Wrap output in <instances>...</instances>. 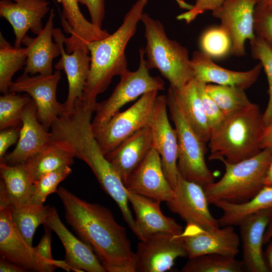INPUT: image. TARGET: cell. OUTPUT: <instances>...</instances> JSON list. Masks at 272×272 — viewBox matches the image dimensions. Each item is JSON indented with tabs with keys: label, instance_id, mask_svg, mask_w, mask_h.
<instances>
[{
	"label": "cell",
	"instance_id": "obj_1",
	"mask_svg": "<svg viewBox=\"0 0 272 272\" xmlns=\"http://www.w3.org/2000/svg\"><path fill=\"white\" fill-rule=\"evenodd\" d=\"M65 218L81 240L88 244L109 272H135V254L126 229L106 208L80 198L62 186L56 192Z\"/></svg>",
	"mask_w": 272,
	"mask_h": 272
},
{
	"label": "cell",
	"instance_id": "obj_2",
	"mask_svg": "<svg viewBox=\"0 0 272 272\" xmlns=\"http://www.w3.org/2000/svg\"><path fill=\"white\" fill-rule=\"evenodd\" d=\"M96 106L77 102L71 112L58 117L50 127L53 139L67 142L76 158L91 168L104 191L116 202L123 219L134 232V219L128 206L126 189L121 178L103 153L93 132L92 115Z\"/></svg>",
	"mask_w": 272,
	"mask_h": 272
},
{
	"label": "cell",
	"instance_id": "obj_3",
	"mask_svg": "<svg viewBox=\"0 0 272 272\" xmlns=\"http://www.w3.org/2000/svg\"><path fill=\"white\" fill-rule=\"evenodd\" d=\"M148 3V0H138L114 33L88 43L90 70L83 92V100L96 101L97 96L107 90L114 77H120L128 70L125 49L137 31Z\"/></svg>",
	"mask_w": 272,
	"mask_h": 272
},
{
	"label": "cell",
	"instance_id": "obj_4",
	"mask_svg": "<svg viewBox=\"0 0 272 272\" xmlns=\"http://www.w3.org/2000/svg\"><path fill=\"white\" fill-rule=\"evenodd\" d=\"M264 127L263 114L252 103L225 117L211 132L209 159L235 163L256 156Z\"/></svg>",
	"mask_w": 272,
	"mask_h": 272
},
{
	"label": "cell",
	"instance_id": "obj_5",
	"mask_svg": "<svg viewBox=\"0 0 272 272\" xmlns=\"http://www.w3.org/2000/svg\"><path fill=\"white\" fill-rule=\"evenodd\" d=\"M145 27L146 40L144 49L146 65L156 69L170 83L180 90L194 79L188 49L167 35L158 20L144 13L141 21Z\"/></svg>",
	"mask_w": 272,
	"mask_h": 272
},
{
	"label": "cell",
	"instance_id": "obj_6",
	"mask_svg": "<svg viewBox=\"0 0 272 272\" xmlns=\"http://www.w3.org/2000/svg\"><path fill=\"white\" fill-rule=\"evenodd\" d=\"M272 157V149H262L250 158L235 163L221 161L225 172L222 178L203 189L209 203L223 201L235 204L252 199L264 187V181Z\"/></svg>",
	"mask_w": 272,
	"mask_h": 272
},
{
	"label": "cell",
	"instance_id": "obj_7",
	"mask_svg": "<svg viewBox=\"0 0 272 272\" xmlns=\"http://www.w3.org/2000/svg\"><path fill=\"white\" fill-rule=\"evenodd\" d=\"M167 106L177 133L178 144L177 169L187 180L203 187L214 182L213 173L207 166L203 143L191 129L184 118L175 99L170 86L166 95Z\"/></svg>",
	"mask_w": 272,
	"mask_h": 272
},
{
	"label": "cell",
	"instance_id": "obj_8",
	"mask_svg": "<svg viewBox=\"0 0 272 272\" xmlns=\"http://www.w3.org/2000/svg\"><path fill=\"white\" fill-rule=\"evenodd\" d=\"M138 69L128 70L120 76V80L110 96L98 103L95 117L92 120V129L104 125L126 104L152 91L164 90V82L159 76L153 77L146 65L144 48H140Z\"/></svg>",
	"mask_w": 272,
	"mask_h": 272
},
{
	"label": "cell",
	"instance_id": "obj_9",
	"mask_svg": "<svg viewBox=\"0 0 272 272\" xmlns=\"http://www.w3.org/2000/svg\"><path fill=\"white\" fill-rule=\"evenodd\" d=\"M158 93L152 91L143 94L127 109L114 114L104 125L92 129L104 155L138 130L150 126Z\"/></svg>",
	"mask_w": 272,
	"mask_h": 272
},
{
	"label": "cell",
	"instance_id": "obj_10",
	"mask_svg": "<svg viewBox=\"0 0 272 272\" xmlns=\"http://www.w3.org/2000/svg\"><path fill=\"white\" fill-rule=\"evenodd\" d=\"M60 78L59 70L52 74L35 76L24 73L9 87L10 92H25L30 96L35 105L38 120L47 130L64 113V105L57 100L56 95Z\"/></svg>",
	"mask_w": 272,
	"mask_h": 272
},
{
	"label": "cell",
	"instance_id": "obj_11",
	"mask_svg": "<svg viewBox=\"0 0 272 272\" xmlns=\"http://www.w3.org/2000/svg\"><path fill=\"white\" fill-rule=\"evenodd\" d=\"M135 253V272H164L178 257L188 256L179 235L153 234L140 240Z\"/></svg>",
	"mask_w": 272,
	"mask_h": 272
},
{
	"label": "cell",
	"instance_id": "obj_12",
	"mask_svg": "<svg viewBox=\"0 0 272 272\" xmlns=\"http://www.w3.org/2000/svg\"><path fill=\"white\" fill-rule=\"evenodd\" d=\"M0 254L26 271H53L57 266L41 257L16 227L10 208L0 205Z\"/></svg>",
	"mask_w": 272,
	"mask_h": 272
},
{
	"label": "cell",
	"instance_id": "obj_13",
	"mask_svg": "<svg viewBox=\"0 0 272 272\" xmlns=\"http://www.w3.org/2000/svg\"><path fill=\"white\" fill-rule=\"evenodd\" d=\"M256 0H225L212 11L213 17L220 20L221 26L232 41L230 54L237 57L245 54V43L256 36L254 10Z\"/></svg>",
	"mask_w": 272,
	"mask_h": 272
},
{
	"label": "cell",
	"instance_id": "obj_14",
	"mask_svg": "<svg viewBox=\"0 0 272 272\" xmlns=\"http://www.w3.org/2000/svg\"><path fill=\"white\" fill-rule=\"evenodd\" d=\"M170 210L184 220L203 229L220 228L218 220L210 212L203 187L187 180L178 172L174 195L166 202Z\"/></svg>",
	"mask_w": 272,
	"mask_h": 272
},
{
	"label": "cell",
	"instance_id": "obj_15",
	"mask_svg": "<svg viewBox=\"0 0 272 272\" xmlns=\"http://www.w3.org/2000/svg\"><path fill=\"white\" fill-rule=\"evenodd\" d=\"M179 236L189 258L211 253L235 257L239 252L240 238L233 226L205 229L186 224Z\"/></svg>",
	"mask_w": 272,
	"mask_h": 272
},
{
	"label": "cell",
	"instance_id": "obj_16",
	"mask_svg": "<svg viewBox=\"0 0 272 272\" xmlns=\"http://www.w3.org/2000/svg\"><path fill=\"white\" fill-rule=\"evenodd\" d=\"M166 96L158 95L150 125L152 147L160 155L164 173L174 189L178 173V144L175 129L172 128L168 118Z\"/></svg>",
	"mask_w": 272,
	"mask_h": 272
},
{
	"label": "cell",
	"instance_id": "obj_17",
	"mask_svg": "<svg viewBox=\"0 0 272 272\" xmlns=\"http://www.w3.org/2000/svg\"><path fill=\"white\" fill-rule=\"evenodd\" d=\"M53 37L60 49L61 57L56 63V70H62L66 74L69 92L64 105V112H70L78 99H83L84 88L90 70L91 57L88 46L76 48L67 53L63 47L64 35L58 28H54Z\"/></svg>",
	"mask_w": 272,
	"mask_h": 272
},
{
	"label": "cell",
	"instance_id": "obj_18",
	"mask_svg": "<svg viewBox=\"0 0 272 272\" xmlns=\"http://www.w3.org/2000/svg\"><path fill=\"white\" fill-rule=\"evenodd\" d=\"M124 186L128 191L160 202H167L174 195V189L164 173L160 156L152 147Z\"/></svg>",
	"mask_w": 272,
	"mask_h": 272
},
{
	"label": "cell",
	"instance_id": "obj_19",
	"mask_svg": "<svg viewBox=\"0 0 272 272\" xmlns=\"http://www.w3.org/2000/svg\"><path fill=\"white\" fill-rule=\"evenodd\" d=\"M49 4L46 0L0 1V16L13 29L15 47H22V40L28 31L37 35L42 31V19L50 10Z\"/></svg>",
	"mask_w": 272,
	"mask_h": 272
},
{
	"label": "cell",
	"instance_id": "obj_20",
	"mask_svg": "<svg viewBox=\"0 0 272 272\" xmlns=\"http://www.w3.org/2000/svg\"><path fill=\"white\" fill-rule=\"evenodd\" d=\"M51 141V133L38 120L35 105L31 99L23 110L17 145L13 151L5 155L0 163L12 166L23 163Z\"/></svg>",
	"mask_w": 272,
	"mask_h": 272
},
{
	"label": "cell",
	"instance_id": "obj_21",
	"mask_svg": "<svg viewBox=\"0 0 272 272\" xmlns=\"http://www.w3.org/2000/svg\"><path fill=\"white\" fill-rule=\"evenodd\" d=\"M272 218L271 210H262L243 219L239 224L246 270L268 272L262 250L265 230Z\"/></svg>",
	"mask_w": 272,
	"mask_h": 272
},
{
	"label": "cell",
	"instance_id": "obj_22",
	"mask_svg": "<svg viewBox=\"0 0 272 272\" xmlns=\"http://www.w3.org/2000/svg\"><path fill=\"white\" fill-rule=\"evenodd\" d=\"M45 225L53 231L61 242L65 252V261L75 271L105 272L92 248L76 238L61 222L55 208L50 207Z\"/></svg>",
	"mask_w": 272,
	"mask_h": 272
},
{
	"label": "cell",
	"instance_id": "obj_23",
	"mask_svg": "<svg viewBox=\"0 0 272 272\" xmlns=\"http://www.w3.org/2000/svg\"><path fill=\"white\" fill-rule=\"evenodd\" d=\"M129 202L135 215L134 233L139 240L159 232L179 235L182 227L170 217L165 216L160 201L127 190Z\"/></svg>",
	"mask_w": 272,
	"mask_h": 272
},
{
	"label": "cell",
	"instance_id": "obj_24",
	"mask_svg": "<svg viewBox=\"0 0 272 272\" xmlns=\"http://www.w3.org/2000/svg\"><path fill=\"white\" fill-rule=\"evenodd\" d=\"M190 65L196 81L206 84L234 86L244 90L256 82L262 69L259 62L245 72L228 70L215 63L211 57L201 51L193 53Z\"/></svg>",
	"mask_w": 272,
	"mask_h": 272
},
{
	"label": "cell",
	"instance_id": "obj_25",
	"mask_svg": "<svg viewBox=\"0 0 272 272\" xmlns=\"http://www.w3.org/2000/svg\"><path fill=\"white\" fill-rule=\"evenodd\" d=\"M54 16V10L51 9L40 34L34 38L27 35L23 38L22 44L26 48L27 55L24 73L30 76L36 73L42 75L53 73V59L60 55L59 45L52 40Z\"/></svg>",
	"mask_w": 272,
	"mask_h": 272
},
{
	"label": "cell",
	"instance_id": "obj_26",
	"mask_svg": "<svg viewBox=\"0 0 272 272\" xmlns=\"http://www.w3.org/2000/svg\"><path fill=\"white\" fill-rule=\"evenodd\" d=\"M152 146L150 126L142 128L105 156L124 185Z\"/></svg>",
	"mask_w": 272,
	"mask_h": 272
},
{
	"label": "cell",
	"instance_id": "obj_27",
	"mask_svg": "<svg viewBox=\"0 0 272 272\" xmlns=\"http://www.w3.org/2000/svg\"><path fill=\"white\" fill-rule=\"evenodd\" d=\"M62 6L61 24L64 31L71 35L64 37L65 51L71 53L77 47L109 35L106 30L88 21L82 13L78 0H58Z\"/></svg>",
	"mask_w": 272,
	"mask_h": 272
},
{
	"label": "cell",
	"instance_id": "obj_28",
	"mask_svg": "<svg viewBox=\"0 0 272 272\" xmlns=\"http://www.w3.org/2000/svg\"><path fill=\"white\" fill-rule=\"evenodd\" d=\"M76 155L66 142L52 139L41 151L23 164L34 183L43 176L63 166H71Z\"/></svg>",
	"mask_w": 272,
	"mask_h": 272
},
{
	"label": "cell",
	"instance_id": "obj_29",
	"mask_svg": "<svg viewBox=\"0 0 272 272\" xmlns=\"http://www.w3.org/2000/svg\"><path fill=\"white\" fill-rule=\"evenodd\" d=\"M0 173V205L13 207L30 203L33 183L24 164L1 162Z\"/></svg>",
	"mask_w": 272,
	"mask_h": 272
},
{
	"label": "cell",
	"instance_id": "obj_30",
	"mask_svg": "<svg viewBox=\"0 0 272 272\" xmlns=\"http://www.w3.org/2000/svg\"><path fill=\"white\" fill-rule=\"evenodd\" d=\"M172 87L176 101L186 121L199 139L206 144L209 141L211 132L197 91L196 80L193 79L180 90Z\"/></svg>",
	"mask_w": 272,
	"mask_h": 272
},
{
	"label": "cell",
	"instance_id": "obj_31",
	"mask_svg": "<svg viewBox=\"0 0 272 272\" xmlns=\"http://www.w3.org/2000/svg\"><path fill=\"white\" fill-rule=\"evenodd\" d=\"M223 211L218 222L221 227L238 226L246 216L262 210H272V187L265 186L250 200L235 204L223 201L213 203Z\"/></svg>",
	"mask_w": 272,
	"mask_h": 272
},
{
	"label": "cell",
	"instance_id": "obj_32",
	"mask_svg": "<svg viewBox=\"0 0 272 272\" xmlns=\"http://www.w3.org/2000/svg\"><path fill=\"white\" fill-rule=\"evenodd\" d=\"M50 207L43 204L30 203L10 207L16 227L30 246H33V238L36 228L45 223Z\"/></svg>",
	"mask_w": 272,
	"mask_h": 272
},
{
	"label": "cell",
	"instance_id": "obj_33",
	"mask_svg": "<svg viewBox=\"0 0 272 272\" xmlns=\"http://www.w3.org/2000/svg\"><path fill=\"white\" fill-rule=\"evenodd\" d=\"M25 47L12 46L0 33V91L9 92L13 75L25 66L27 62Z\"/></svg>",
	"mask_w": 272,
	"mask_h": 272
},
{
	"label": "cell",
	"instance_id": "obj_34",
	"mask_svg": "<svg viewBox=\"0 0 272 272\" xmlns=\"http://www.w3.org/2000/svg\"><path fill=\"white\" fill-rule=\"evenodd\" d=\"M245 270L242 261L217 253L190 258L181 269L182 272H242Z\"/></svg>",
	"mask_w": 272,
	"mask_h": 272
},
{
	"label": "cell",
	"instance_id": "obj_35",
	"mask_svg": "<svg viewBox=\"0 0 272 272\" xmlns=\"http://www.w3.org/2000/svg\"><path fill=\"white\" fill-rule=\"evenodd\" d=\"M206 89L221 109L225 117L251 103L246 96L245 90L241 88L206 84Z\"/></svg>",
	"mask_w": 272,
	"mask_h": 272
},
{
	"label": "cell",
	"instance_id": "obj_36",
	"mask_svg": "<svg viewBox=\"0 0 272 272\" xmlns=\"http://www.w3.org/2000/svg\"><path fill=\"white\" fill-rule=\"evenodd\" d=\"M31 99L28 94L10 92L0 97L1 130L21 125L23 110Z\"/></svg>",
	"mask_w": 272,
	"mask_h": 272
},
{
	"label": "cell",
	"instance_id": "obj_37",
	"mask_svg": "<svg viewBox=\"0 0 272 272\" xmlns=\"http://www.w3.org/2000/svg\"><path fill=\"white\" fill-rule=\"evenodd\" d=\"M201 51L213 58H222L231 53L232 41L228 33L221 26L209 28L201 34Z\"/></svg>",
	"mask_w": 272,
	"mask_h": 272
},
{
	"label": "cell",
	"instance_id": "obj_38",
	"mask_svg": "<svg viewBox=\"0 0 272 272\" xmlns=\"http://www.w3.org/2000/svg\"><path fill=\"white\" fill-rule=\"evenodd\" d=\"M251 56L258 60L262 65L266 74L268 84V101L263 114L265 126L272 119V51L264 41L256 36L250 41Z\"/></svg>",
	"mask_w": 272,
	"mask_h": 272
},
{
	"label": "cell",
	"instance_id": "obj_39",
	"mask_svg": "<svg viewBox=\"0 0 272 272\" xmlns=\"http://www.w3.org/2000/svg\"><path fill=\"white\" fill-rule=\"evenodd\" d=\"M72 172L70 166H63L41 177L33 183L30 203L43 204L47 196L56 193L58 184Z\"/></svg>",
	"mask_w": 272,
	"mask_h": 272
},
{
	"label": "cell",
	"instance_id": "obj_40",
	"mask_svg": "<svg viewBox=\"0 0 272 272\" xmlns=\"http://www.w3.org/2000/svg\"><path fill=\"white\" fill-rule=\"evenodd\" d=\"M196 83L197 91L212 132L223 122L225 117L218 105L207 93L206 89V83L197 81H196Z\"/></svg>",
	"mask_w": 272,
	"mask_h": 272
},
{
	"label": "cell",
	"instance_id": "obj_41",
	"mask_svg": "<svg viewBox=\"0 0 272 272\" xmlns=\"http://www.w3.org/2000/svg\"><path fill=\"white\" fill-rule=\"evenodd\" d=\"M254 32L272 51V10L259 3L254 10Z\"/></svg>",
	"mask_w": 272,
	"mask_h": 272
},
{
	"label": "cell",
	"instance_id": "obj_42",
	"mask_svg": "<svg viewBox=\"0 0 272 272\" xmlns=\"http://www.w3.org/2000/svg\"><path fill=\"white\" fill-rule=\"evenodd\" d=\"M45 233L38 244L34 247L36 252L43 258L65 270L70 271V268L65 260H56L53 259L51 250V240L52 230L44 225Z\"/></svg>",
	"mask_w": 272,
	"mask_h": 272
},
{
	"label": "cell",
	"instance_id": "obj_43",
	"mask_svg": "<svg viewBox=\"0 0 272 272\" xmlns=\"http://www.w3.org/2000/svg\"><path fill=\"white\" fill-rule=\"evenodd\" d=\"M80 4L85 5L91 17V22L102 28L105 14V0H78Z\"/></svg>",
	"mask_w": 272,
	"mask_h": 272
},
{
	"label": "cell",
	"instance_id": "obj_44",
	"mask_svg": "<svg viewBox=\"0 0 272 272\" xmlns=\"http://www.w3.org/2000/svg\"><path fill=\"white\" fill-rule=\"evenodd\" d=\"M20 127L19 126L1 130L0 162L3 160L8 148L18 141Z\"/></svg>",
	"mask_w": 272,
	"mask_h": 272
},
{
	"label": "cell",
	"instance_id": "obj_45",
	"mask_svg": "<svg viewBox=\"0 0 272 272\" xmlns=\"http://www.w3.org/2000/svg\"><path fill=\"white\" fill-rule=\"evenodd\" d=\"M260 146L261 150L265 148L272 149V119L263 129Z\"/></svg>",
	"mask_w": 272,
	"mask_h": 272
},
{
	"label": "cell",
	"instance_id": "obj_46",
	"mask_svg": "<svg viewBox=\"0 0 272 272\" xmlns=\"http://www.w3.org/2000/svg\"><path fill=\"white\" fill-rule=\"evenodd\" d=\"M1 272H25L26 271L21 266L3 257L0 258Z\"/></svg>",
	"mask_w": 272,
	"mask_h": 272
},
{
	"label": "cell",
	"instance_id": "obj_47",
	"mask_svg": "<svg viewBox=\"0 0 272 272\" xmlns=\"http://www.w3.org/2000/svg\"><path fill=\"white\" fill-rule=\"evenodd\" d=\"M268 243L269 244L264 253V257L269 271H272V238Z\"/></svg>",
	"mask_w": 272,
	"mask_h": 272
},
{
	"label": "cell",
	"instance_id": "obj_48",
	"mask_svg": "<svg viewBox=\"0 0 272 272\" xmlns=\"http://www.w3.org/2000/svg\"><path fill=\"white\" fill-rule=\"evenodd\" d=\"M264 186L272 187V157L265 175Z\"/></svg>",
	"mask_w": 272,
	"mask_h": 272
},
{
	"label": "cell",
	"instance_id": "obj_49",
	"mask_svg": "<svg viewBox=\"0 0 272 272\" xmlns=\"http://www.w3.org/2000/svg\"><path fill=\"white\" fill-rule=\"evenodd\" d=\"M272 238V218L268 224L267 228L265 230L264 238L263 243L264 244L267 243Z\"/></svg>",
	"mask_w": 272,
	"mask_h": 272
},
{
	"label": "cell",
	"instance_id": "obj_50",
	"mask_svg": "<svg viewBox=\"0 0 272 272\" xmlns=\"http://www.w3.org/2000/svg\"><path fill=\"white\" fill-rule=\"evenodd\" d=\"M258 3L269 8L272 10V0H260Z\"/></svg>",
	"mask_w": 272,
	"mask_h": 272
},
{
	"label": "cell",
	"instance_id": "obj_51",
	"mask_svg": "<svg viewBox=\"0 0 272 272\" xmlns=\"http://www.w3.org/2000/svg\"><path fill=\"white\" fill-rule=\"evenodd\" d=\"M181 8L187 9L189 8L190 5L187 4L182 0H175Z\"/></svg>",
	"mask_w": 272,
	"mask_h": 272
},
{
	"label": "cell",
	"instance_id": "obj_52",
	"mask_svg": "<svg viewBox=\"0 0 272 272\" xmlns=\"http://www.w3.org/2000/svg\"><path fill=\"white\" fill-rule=\"evenodd\" d=\"M258 2V3L259 2L260 0H256Z\"/></svg>",
	"mask_w": 272,
	"mask_h": 272
}]
</instances>
